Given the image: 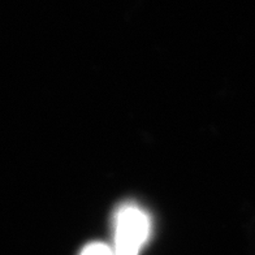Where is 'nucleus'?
<instances>
[{"instance_id": "nucleus-1", "label": "nucleus", "mask_w": 255, "mask_h": 255, "mask_svg": "<svg viewBox=\"0 0 255 255\" xmlns=\"http://www.w3.org/2000/svg\"><path fill=\"white\" fill-rule=\"evenodd\" d=\"M151 232V222L146 212L135 205L119 208L115 216V255H139Z\"/></svg>"}, {"instance_id": "nucleus-2", "label": "nucleus", "mask_w": 255, "mask_h": 255, "mask_svg": "<svg viewBox=\"0 0 255 255\" xmlns=\"http://www.w3.org/2000/svg\"><path fill=\"white\" fill-rule=\"evenodd\" d=\"M80 255H115L112 246L103 242H91L81 250Z\"/></svg>"}]
</instances>
